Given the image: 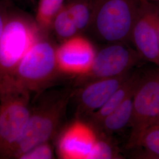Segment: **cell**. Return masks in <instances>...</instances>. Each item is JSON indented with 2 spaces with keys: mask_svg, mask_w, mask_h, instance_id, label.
Listing matches in <instances>:
<instances>
[{
  "mask_svg": "<svg viewBox=\"0 0 159 159\" xmlns=\"http://www.w3.org/2000/svg\"><path fill=\"white\" fill-rule=\"evenodd\" d=\"M30 93L11 80L0 83V158H10L26 127Z\"/></svg>",
  "mask_w": 159,
  "mask_h": 159,
  "instance_id": "cell-1",
  "label": "cell"
},
{
  "mask_svg": "<svg viewBox=\"0 0 159 159\" xmlns=\"http://www.w3.org/2000/svg\"><path fill=\"white\" fill-rule=\"evenodd\" d=\"M116 153L109 143L98 139L89 159H110L115 158Z\"/></svg>",
  "mask_w": 159,
  "mask_h": 159,
  "instance_id": "cell-19",
  "label": "cell"
},
{
  "mask_svg": "<svg viewBox=\"0 0 159 159\" xmlns=\"http://www.w3.org/2000/svg\"><path fill=\"white\" fill-rule=\"evenodd\" d=\"M156 5H157V6H158V7H159V4H156Z\"/></svg>",
  "mask_w": 159,
  "mask_h": 159,
  "instance_id": "cell-23",
  "label": "cell"
},
{
  "mask_svg": "<svg viewBox=\"0 0 159 159\" xmlns=\"http://www.w3.org/2000/svg\"><path fill=\"white\" fill-rule=\"evenodd\" d=\"M159 117V67L142 74L133 95L130 148H140L145 132Z\"/></svg>",
  "mask_w": 159,
  "mask_h": 159,
  "instance_id": "cell-5",
  "label": "cell"
},
{
  "mask_svg": "<svg viewBox=\"0 0 159 159\" xmlns=\"http://www.w3.org/2000/svg\"><path fill=\"white\" fill-rule=\"evenodd\" d=\"M57 71L56 48L41 36L23 57L8 80L31 93L47 85Z\"/></svg>",
  "mask_w": 159,
  "mask_h": 159,
  "instance_id": "cell-4",
  "label": "cell"
},
{
  "mask_svg": "<svg viewBox=\"0 0 159 159\" xmlns=\"http://www.w3.org/2000/svg\"><path fill=\"white\" fill-rule=\"evenodd\" d=\"M98 139L90 125L76 121L64 130L57 144V153L63 159H89Z\"/></svg>",
  "mask_w": 159,
  "mask_h": 159,
  "instance_id": "cell-10",
  "label": "cell"
},
{
  "mask_svg": "<svg viewBox=\"0 0 159 159\" xmlns=\"http://www.w3.org/2000/svg\"><path fill=\"white\" fill-rule=\"evenodd\" d=\"M66 6L79 31L90 25L91 8L89 0H70Z\"/></svg>",
  "mask_w": 159,
  "mask_h": 159,
  "instance_id": "cell-15",
  "label": "cell"
},
{
  "mask_svg": "<svg viewBox=\"0 0 159 159\" xmlns=\"http://www.w3.org/2000/svg\"></svg>",
  "mask_w": 159,
  "mask_h": 159,
  "instance_id": "cell-25",
  "label": "cell"
},
{
  "mask_svg": "<svg viewBox=\"0 0 159 159\" xmlns=\"http://www.w3.org/2000/svg\"><path fill=\"white\" fill-rule=\"evenodd\" d=\"M54 153L51 145L48 142L39 144L22 154L20 159H51Z\"/></svg>",
  "mask_w": 159,
  "mask_h": 159,
  "instance_id": "cell-18",
  "label": "cell"
},
{
  "mask_svg": "<svg viewBox=\"0 0 159 159\" xmlns=\"http://www.w3.org/2000/svg\"><path fill=\"white\" fill-rule=\"evenodd\" d=\"M155 125H159V119L157 120V121H156V123Z\"/></svg>",
  "mask_w": 159,
  "mask_h": 159,
  "instance_id": "cell-22",
  "label": "cell"
},
{
  "mask_svg": "<svg viewBox=\"0 0 159 159\" xmlns=\"http://www.w3.org/2000/svg\"><path fill=\"white\" fill-rule=\"evenodd\" d=\"M91 22L102 40L121 43L131 37L141 0H89Z\"/></svg>",
  "mask_w": 159,
  "mask_h": 159,
  "instance_id": "cell-3",
  "label": "cell"
},
{
  "mask_svg": "<svg viewBox=\"0 0 159 159\" xmlns=\"http://www.w3.org/2000/svg\"><path fill=\"white\" fill-rule=\"evenodd\" d=\"M142 74H130L127 79L114 92L108 100L97 111L90 115L91 122L100 127L104 119L122 104L125 99L134 94Z\"/></svg>",
  "mask_w": 159,
  "mask_h": 159,
  "instance_id": "cell-12",
  "label": "cell"
},
{
  "mask_svg": "<svg viewBox=\"0 0 159 159\" xmlns=\"http://www.w3.org/2000/svg\"><path fill=\"white\" fill-rule=\"evenodd\" d=\"M8 14L6 10L0 6V40L3 34Z\"/></svg>",
  "mask_w": 159,
  "mask_h": 159,
  "instance_id": "cell-20",
  "label": "cell"
},
{
  "mask_svg": "<svg viewBox=\"0 0 159 159\" xmlns=\"http://www.w3.org/2000/svg\"><path fill=\"white\" fill-rule=\"evenodd\" d=\"M146 1H148V2H150L152 3L155 4H159V0H146Z\"/></svg>",
  "mask_w": 159,
  "mask_h": 159,
  "instance_id": "cell-21",
  "label": "cell"
},
{
  "mask_svg": "<svg viewBox=\"0 0 159 159\" xmlns=\"http://www.w3.org/2000/svg\"><path fill=\"white\" fill-rule=\"evenodd\" d=\"M43 33L35 20L22 14H8L0 40V83L11 79Z\"/></svg>",
  "mask_w": 159,
  "mask_h": 159,
  "instance_id": "cell-2",
  "label": "cell"
},
{
  "mask_svg": "<svg viewBox=\"0 0 159 159\" xmlns=\"http://www.w3.org/2000/svg\"><path fill=\"white\" fill-rule=\"evenodd\" d=\"M151 156L159 158V125H153L145 132L140 143Z\"/></svg>",
  "mask_w": 159,
  "mask_h": 159,
  "instance_id": "cell-17",
  "label": "cell"
},
{
  "mask_svg": "<svg viewBox=\"0 0 159 159\" xmlns=\"http://www.w3.org/2000/svg\"><path fill=\"white\" fill-rule=\"evenodd\" d=\"M159 8L141 0L131 37L139 55L159 67Z\"/></svg>",
  "mask_w": 159,
  "mask_h": 159,
  "instance_id": "cell-7",
  "label": "cell"
},
{
  "mask_svg": "<svg viewBox=\"0 0 159 159\" xmlns=\"http://www.w3.org/2000/svg\"><path fill=\"white\" fill-rule=\"evenodd\" d=\"M52 29L63 41L77 35L79 32L65 4L54 18Z\"/></svg>",
  "mask_w": 159,
  "mask_h": 159,
  "instance_id": "cell-16",
  "label": "cell"
},
{
  "mask_svg": "<svg viewBox=\"0 0 159 159\" xmlns=\"http://www.w3.org/2000/svg\"><path fill=\"white\" fill-rule=\"evenodd\" d=\"M64 0H40L35 21L43 32L52 29L54 19L64 5Z\"/></svg>",
  "mask_w": 159,
  "mask_h": 159,
  "instance_id": "cell-14",
  "label": "cell"
},
{
  "mask_svg": "<svg viewBox=\"0 0 159 159\" xmlns=\"http://www.w3.org/2000/svg\"><path fill=\"white\" fill-rule=\"evenodd\" d=\"M67 100L66 97L58 98L31 110L28 123L10 158L19 159L31 148L48 142L56 132Z\"/></svg>",
  "mask_w": 159,
  "mask_h": 159,
  "instance_id": "cell-6",
  "label": "cell"
},
{
  "mask_svg": "<svg viewBox=\"0 0 159 159\" xmlns=\"http://www.w3.org/2000/svg\"><path fill=\"white\" fill-rule=\"evenodd\" d=\"M138 60L137 52L114 43L97 52L90 71L83 77L91 80L115 77L129 72Z\"/></svg>",
  "mask_w": 159,
  "mask_h": 159,
  "instance_id": "cell-9",
  "label": "cell"
},
{
  "mask_svg": "<svg viewBox=\"0 0 159 159\" xmlns=\"http://www.w3.org/2000/svg\"><path fill=\"white\" fill-rule=\"evenodd\" d=\"M133 95H131L103 120L100 127L108 133L125 128L130 123L133 108Z\"/></svg>",
  "mask_w": 159,
  "mask_h": 159,
  "instance_id": "cell-13",
  "label": "cell"
},
{
  "mask_svg": "<svg viewBox=\"0 0 159 159\" xmlns=\"http://www.w3.org/2000/svg\"></svg>",
  "mask_w": 159,
  "mask_h": 159,
  "instance_id": "cell-24",
  "label": "cell"
},
{
  "mask_svg": "<svg viewBox=\"0 0 159 159\" xmlns=\"http://www.w3.org/2000/svg\"><path fill=\"white\" fill-rule=\"evenodd\" d=\"M130 74L91 80L81 89L79 95L80 110L91 114L100 108L111 96Z\"/></svg>",
  "mask_w": 159,
  "mask_h": 159,
  "instance_id": "cell-11",
  "label": "cell"
},
{
  "mask_svg": "<svg viewBox=\"0 0 159 159\" xmlns=\"http://www.w3.org/2000/svg\"><path fill=\"white\" fill-rule=\"evenodd\" d=\"M96 53L93 44L83 37L77 35L64 40L56 48L58 70L83 77L90 71Z\"/></svg>",
  "mask_w": 159,
  "mask_h": 159,
  "instance_id": "cell-8",
  "label": "cell"
}]
</instances>
